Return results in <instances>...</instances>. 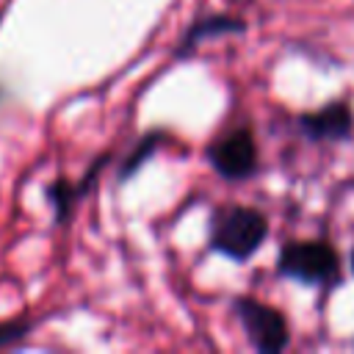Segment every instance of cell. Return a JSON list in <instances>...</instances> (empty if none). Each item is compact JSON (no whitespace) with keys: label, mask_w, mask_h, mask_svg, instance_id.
<instances>
[{"label":"cell","mask_w":354,"mask_h":354,"mask_svg":"<svg viewBox=\"0 0 354 354\" xmlns=\"http://www.w3.org/2000/svg\"><path fill=\"white\" fill-rule=\"evenodd\" d=\"M277 274L296 279V282H304V285L332 288L340 279V254L324 238L288 241L279 249Z\"/></svg>","instance_id":"2"},{"label":"cell","mask_w":354,"mask_h":354,"mask_svg":"<svg viewBox=\"0 0 354 354\" xmlns=\"http://www.w3.org/2000/svg\"><path fill=\"white\" fill-rule=\"evenodd\" d=\"M268 238V218L249 205L218 207L210 218L207 246L235 263H246Z\"/></svg>","instance_id":"1"},{"label":"cell","mask_w":354,"mask_h":354,"mask_svg":"<svg viewBox=\"0 0 354 354\" xmlns=\"http://www.w3.org/2000/svg\"><path fill=\"white\" fill-rule=\"evenodd\" d=\"M232 313L241 321L249 343L257 351L279 354L288 348L290 326H288V318L282 315V310H277L254 296H238V299H232Z\"/></svg>","instance_id":"3"},{"label":"cell","mask_w":354,"mask_h":354,"mask_svg":"<svg viewBox=\"0 0 354 354\" xmlns=\"http://www.w3.org/2000/svg\"><path fill=\"white\" fill-rule=\"evenodd\" d=\"M207 160L224 180H246L257 171V141L249 127H232L207 147Z\"/></svg>","instance_id":"4"},{"label":"cell","mask_w":354,"mask_h":354,"mask_svg":"<svg viewBox=\"0 0 354 354\" xmlns=\"http://www.w3.org/2000/svg\"><path fill=\"white\" fill-rule=\"evenodd\" d=\"M296 124L310 141H343L354 130V111L348 102H329L324 108L301 113Z\"/></svg>","instance_id":"5"},{"label":"cell","mask_w":354,"mask_h":354,"mask_svg":"<svg viewBox=\"0 0 354 354\" xmlns=\"http://www.w3.org/2000/svg\"><path fill=\"white\" fill-rule=\"evenodd\" d=\"M160 144H163V133H160V130L147 133V136L130 149V155L124 158V163L119 166V180H130V177H133V174L152 158V152H155Z\"/></svg>","instance_id":"8"},{"label":"cell","mask_w":354,"mask_h":354,"mask_svg":"<svg viewBox=\"0 0 354 354\" xmlns=\"http://www.w3.org/2000/svg\"><path fill=\"white\" fill-rule=\"evenodd\" d=\"M30 329H33V324H30L28 318H17V321H6V324H0V348L19 343Z\"/></svg>","instance_id":"9"},{"label":"cell","mask_w":354,"mask_h":354,"mask_svg":"<svg viewBox=\"0 0 354 354\" xmlns=\"http://www.w3.org/2000/svg\"><path fill=\"white\" fill-rule=\"evenodd\" d=\"M105 160H108V155H102V158H97L91 166H88V171L77 180V183H69V180H55V183H50L47 185V191H44V196H47V202L53 205V210H55V218L58 221H66L69 218V213H72V207H75V202L94 185V180H97V174L102 171V166H105Z\"/></svg>","instance_id":"7"},{"label":"cell","mask_w":354,"mask_h":354,"mask_svg":"<svg viewBox=\"0 0 354 354\" xmlns=\"http://www.w3.org/2000/svg\"><path fill=\"white\" fill-rule=\"evenodd\" d=\"M351 271H354V249H351Z\"/></svg>","instance_id":"10"},{"label":"cell","mask_w":354,"mask_h":354,"mask_svg":"<svg viewBox=\"0 0 354 354\" xmlns=\"http://www.w3.org/2000/svg\"><path fill=\"white\" fill-rule=\"evenodd\" d=\"M246 28V22L241 17H232V14H210V17H199L196 22H191V28L183 33V39L177 41V50L174 55L183 58V55H191L202 41L207 39H216V36H227V33H241Z\"/></svg>","instance_id":"6"}]
</instances>
